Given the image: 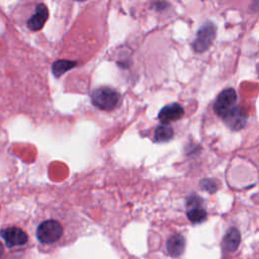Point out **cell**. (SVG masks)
Instances as JSON below:
<instances>
[{"label":"cell","mask_w":259,"mask_h":259,"mask_svg":"<svg viewBox=\"0 0 259 259\" xmlns=\"http://www.w3.org/2000/svg\"><path fill=\"white\" fill-rule=\"evenodd\" d=\"M63 234V226L56 220H46L42 222L36 231L37 241L45 246H52L58 243L61 240Z\"/></svg>","instance_id":"1"},{"label":"cell","mask_w":259,"mask_h":259,"mask_svg":"<svg viewBox=\"0 0 259 259\" xmlns=\"http://www.w3.org/2000/svg\"><path fill=\"white\" fill-rule=\"evenodd\" d=\"M174 136V131L170 126L161 125L156 128L154 133V140L157 143H166Z\"/></svg>","instance_id":"11"},{"label":"cell","mask_w":259,"mask_h":259,"mask_svg":"<svg viewBox=\"0 0 259 259\" xmlns=\"http://www.w3.org/2000/svg\"><path fill=\"white\" fill-rule=\"evenodd\" d=\"M223 119L230 129H232L233 131H239L245 127L247 122V114L244 113L238 107H236Z\"/></svg>","instance_id":"8"},{"label":"cell","mask_w":259,"mask_h":259,"mask_svg":"<svg viewBox=\"0 0 259 259\" xmlns=\"http://www.w3.org/2000/svg\"><path fill=\"white\" fill-rule=\"evenodd\" d=\"M3 254H4V247L1 243H0V257H2Z\"/></svg>","instance_id":"16"},{"label":"cell","mask_w":259,"mask_h":259,"mask_svg":"<svg viewBox=\"0 0 259 259\" xmlns=\"http://www.w3.org/2000/svg\"><path fill=\"white\" fill-rule=\"evenodd\" d=\"M201 187H202V189H204L210 193H213V192L217 191L218 185L215 181H213V179H203V181L201 182Z\"/></svg>","instance_id":"14"},{"label":"cell","mask_w":259,"mask_h":259,"mask_svg":"<svg viewBox=\"0 0 259 259\" xmlns=\"http://www.w3.org/2000/svg\"><path fill=\"white\" fill-rule=\"evenodd\" d=\"M77 66V62L70 61V60H58L52 65V71L55 77H61L67 71Z\"/></svg>","instance_id":"12"},{"label":"cell","mask_w":259,"mask_h":259,"mask_svg":"<svg viewBox=\"0 0 259 259\" xmlns=\"http://www.w3.org/2000/svg\"><path fill=\"white\" fill-rule=\"evenodd\" d=\"M186 207L188 210L193 209V208H198V207H202V200L198 196L196 195H192L189 196L187 198V203H186Z\"/></svg>","instance_id":"15"},{"label":"cell","mask_w":259,"mask_h":259,"mask_svg":"<svg viewBox=\"0 0 259 259\" xmlns=\"http://www.w3.org/2000/svg\"><path fill=\"white\" fill-rule=\"evenodd\" d=\"M185 115L184 108L178 104H171L165 106L160 112L158 114L159 121L162 123V125L168 126L170 123L177 122Z\"/></svg>","instance_id":"6"},{"label":"cell","mask_w":259,"mask_h":259,"mask_svg":"<svg viewBox=\"0 0 259 259\" xmlns=\"http://www.w3.org/2000/svg\"><path fill=\"white\" fill-rule=\"evenodd\" d=\"M0 236L4 240L6 247L13 248L16 246H24L29 241L28 234L18 227H7L0 231Z\"/></svg>","instance_id":"5"},{"label":"cell","mask_w":259,"mask_h":259,"mask_svg":"<svg viewBox=\"0 0 259 259\" xmlns=\"http://www.w3.org/2000/svg\"><path fill=\"white\" fill-rule=\"evenodd\" d=\"M240 242H241L240 232H239V230L236 228H230L226 232L223 238L222 246H223L224 251L234 252L238 249L239 245H240Z\"/></svg>","instance_id":"10"},{"label":"cell","mask_w":259,"mask_h":259,"mask_svg":"<svg viewBox=\"0 0 259 259\" xmlns=\"http://www.w3.org/2000/svg\"><path fill=\"white\" fill-rule=\"evenodd\" d=\"M188 220L193 223V224H200L203 223L207 220V212L205 209H203L202 207H198V208H193L187 211L186 213Z\"/></svg>","instance_id":"13"},{"label":"cell","mask_w":259,"mask_h":259,"mask_svg":"<svg viewBox=\"0 0 259 259\" xmlns=\"http://www.w3.org/2000/svg\"><path fill=\"white\" fill-rule=\"evenodd\" d=\"M122 97L113 88L103 86L94 89L91 93V102L94 107L103 111H112L121 104Z\"/></svg>","instance_id":"2"},{"label":"cell","mask_w":259,"mask_h":259,"mask_svg":"<svg viewBox=\"0 0 259 259\" xmlns=\"http://www.w3.org/2000/svg\"><path fill=\"white\" fill-rule=\"evenodd\" d=\"M185 247V239L181 234H174L168 238L166 242V249L171 257L181 256Z\"/></svg>","instance_id":"9"},{"label":"cell","mask_w":259,"mask_h":259,"mask_svg":"<svg viewBox=\"0 0 259 259\" xmlns=\"http://www.w3.org/2000/svg\"><path fill=\"white\" fill-rule=\"evenodd\" d=\"M217 28L213 23L204 24L197 31L194 41L192 43V49L196 53L206 52L213 44L216 37Z\"/></svg>","instance_id":"3"},{"label":"cell","mask_w":259,"mask_h":259,"mask_svg":"<svg viewBox=\"0 0 259 259\" xmlns=\"http://www.w3.org/2000/svg\"><path fill=\"white\" fill-rule=\"evenodd\" d=\"M49 17L48 7L44 3H39L36 7V12L32 15L31 18L28 19L27 26L33 32L41 31Z\"/></svg>","instance_id":"7"},{"label":"cell","mask_w":259,"mask_h":259,"mask_svg":"<svg viewBox=\"0 0 259 259\" xmlns=\"http://www.w3.org/2000/svg\"><path fill=\"white\" fill-rule=\"evenodd\" d=\"M237 92L233 88H227L218 95L214 104V111L217 115L224 118L237 106Z\"/></svg>","instance_id":"4"}]
</instances>
